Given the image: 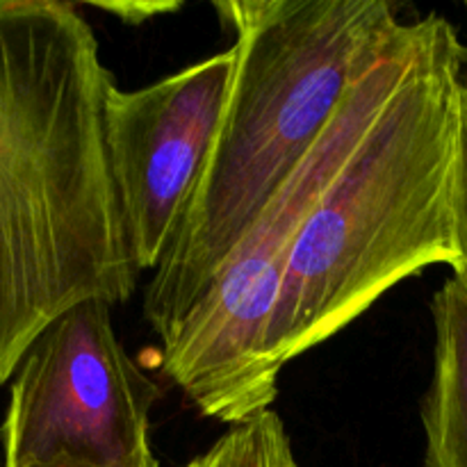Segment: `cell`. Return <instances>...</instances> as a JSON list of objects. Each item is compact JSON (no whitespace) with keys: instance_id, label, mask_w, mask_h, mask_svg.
<instances>
[{"instance_id":"obj_1","label":"cell","mask_w":467,"mask_h":467,"mask_svg":"<svg viewBox=\"0 0 467 467\" xmlns=\"http://www.w3.org/2000/svg\"><path fill=\"white\" fill-rule=\"evenodd\" d=\"M112 82L78 5L0 0V386L55 319L137 290L105 146Z\"/></svg>"},{"instance_id":"obj_2","label":"cell","mask_w":467,"mask_h":467,"mask_svg":"<svg viewBox=\"0 0 467 467\" xmlns=\"http://www.w3.org/2000/svg\"><path fill=\"white\" fill-rule=\"evenodd\" d=\"M463 48L450 18H418L400 82L296 237L267 333V360L278 377L397 283L431 265L459 267Z\"/></svg>"},{"instance_id":"obj_3","label":"cell","mask_w":467,"mask_h":467,"mask_svg":"<svg viewBox=\"0 0 467 467\" xmlns=\"http://www.w3.org/2000/svg\"><path fill=\"white\" fill-rule=\"evenodd\" d=\"M214 7L237 32V67L208 162L146 285L144 317L162 345L404 26L388 0H233Z\"/></svg>"},{"instance_id":"obj_4","label":"cell","mask_w":467,"mask_h":467,"mask_svg":"<svg viewBox=\"0 0 467 467\" xmlns=\"http://www.w3.org/2000/svg\"><path fill=\"white\" fill-rule=\"evenodd\" d=\"M418 21L356 80L304 162L267 201L185 322L160 347L162 372L203 418L240 424L272 409L278 374L267 333L296 237L369 123L381 112L413 50Z\"/></svg>"},{"instance_id":"obj_5","label":"cell","mask_w":467,"mask_h":467,"mask_svg":"<svg viewBox=\"0 0 467 467\" xmlns=\"http://www.w3.org/2000/svg\"><path fill=\"white\" fill-rule=\"evenodd\" d=\"M158 397L119 342L112 306L85 301L36 337L14 374L5 467H160L150 450Z\"/></svg>"},{"instance_id":"obj_6","label":"cell","mask_w":467,"mask_h":467,"mask_svg":"<svg viewBox=\"0 0 467 467\" xmlns=\"http://www.w3.org/2000/svg\"><path fill=\"white\" fill-rule=\"evenodd\" d=\"M237 46L210 55L141 89L117 82L105 94V146L128 251L140 272H155L176 237L213 150Z\"/></svg>"},{"instance_id":"obj_7","label":"cell","mask_w":467,"mask_h":467,"mask_svg":"<svg viewBox=\"0 0 467 467\" xmlns=\"http://www.w3.org/2000/svg\"><path fill=\"white\" fill-rule=\"evenodd\" d=\"M433 372L422 400L424 467H467V274L454 272L431 301Z\"/></svg>"},{"instance_id":"obj_8","label":"cell","mask_w":467,"mask_h":467,"mask_svg":"<svg viewBox=\"0 0 467 467\" xmlns=\"http://www.w3.org/2000/svg\"><path fill=\"white\" fill-rule=\"evenodd\" d=\"M187 467H301L296 463L290 436L274 409L228 427V431L190 461Z\"/></svg>"},{"instance_id":"obj_9","label":"cell","mask_w":467,"mask_h":467,"mask_svg":"<svg viewBox=\"0 0 467 467\" xmlns=\"http://www.w3.org/2000/svg\"><path fill=\"white\" fill-rule=\"evenodd\" d=\"M456 242H459V267L454 272L467 274V44L463 48V78H461V135L459 162H456Z\"/></svg>"},{"instance_id":"obj_10","label":"cell","mask_w":467,"mask_h":467,"mask_svg":"<svg viewBox=\"0 0 467 467\" xmlns=\"http://www.w3.org/2000/svg\"><path fill=\"white\" fill-rule=\"evenodd\" d=\"M96 7L99 9H105V12H112V14H117L119 18H121V21H126V23H141V21H146V18H150L153 16V14H164V12H176L178 7H181V5L178 3H144V5H140V3H112V5H96Z\"/></svg>"},{"instance_id":"obj_11","label":"cell","mask_w":467,"mask_h":467,"mask_svg":"<svg viewBox=\"0 0 467 467\" xmlns=\"http://www.w3.org/2000/svg\"><path fill=\"white\" fill-rule=\"evenodd\" d=\"M32 467H39V465H32Z\"/></svg>"}]
</instances>
